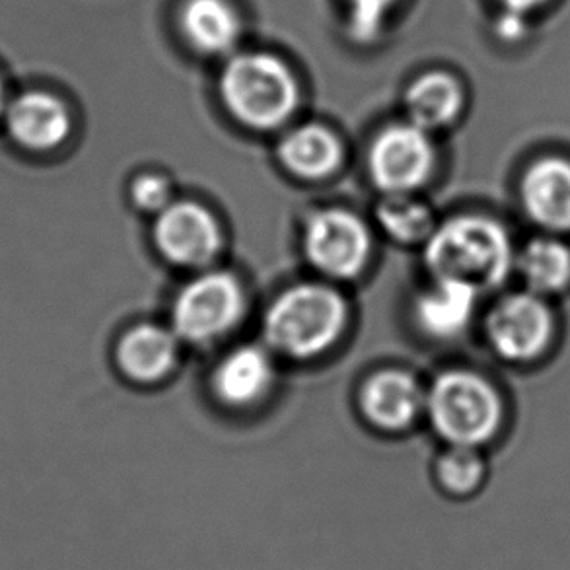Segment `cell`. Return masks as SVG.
I'll use <instances>...</instances> for the list:
<instances>
[{
    "label": "cell",
    "instance_id": "obj_1",
    "mask_svg": "<svg viewBox=\"0 0 570 570\" xmlns=\"http://www.w3.org/2000/svg\"><path fill=\"white\" fill-rule=\"evenodd\" d=\"M424 265L436 281H455L483 294L509 278L514 249L493 218L460 215L439 224L426 239Z\"/></svg>",
    "mask_w": 570,
    "mask_h": 570
},
{
    "label": "cell",
    "instance_id": "obj_2",
    "mask_svg": "<svg viewBox=\"0 0 570 570\" xmlns=\"http://www.w3.org/2000/svg\"><path fill=\"white\" fill-rule=\"evenodd\" d=\"M348 322L347 302L325 285H294L278 294L263 320L265 343L273 353L309 361L341 340Z\"/></svg>",
    "mask_w": 570,
    "mask_h": 570
},
{
    "label": "cell",
    "instance_id": "obj_3",
    "mask_svg": "<svg viewBox=\"0 0 570 570\" xmlns=\"http://www.w3.org/2000/svg\"><path fill=\"white\" fill-rule=\"evenodd\" d=\"M220 98L230 116L255 131L285 125L301 101L298 80L285 61L271 53H239L220 75Z\"/></svg>",
    "mask_w": 570,
    "mask_h": 570
},
{
    "label": "cell",
    "instance_id": "obj_4",
    "mask_svg": "<svg viewBox=\"0 0 570 570\" xmlns=\"http://www.w3.org/2000/svg\"><path fill=\"white\" fill-rule=\"evenodd\" d=\"M424 413L450 446L479 448L501 431L504 409L489 380L475 372L448 371L426 390Z\"/></svg>",
    "mask_w": 570,
    "mask_h": 570
},
{
    "label": "cell",
    "instance_id": "obj_5",
    "mask_svg": "<svg viewBox=\"0 0 570 570\" xmlns=\"http://www.w3.org/2000/svg\"><path fill=\"white\" fill-rule=\"evenodd\" d=\"M246 294L228 271H205L179 291L171 304V330L179 341L208 345L239 324Z\"/></svg>",
    "mask_w": 570,
    "mask_h": 570
},
{
    "label": "cell",
    "instance_id": "obj_6",
    "mask_svg": "<svg viewBox=\"0 0 570 570\" xmlns=\"http://www.w3.org/2000/svg\"><path fill=\"white\" fill-rule=\"evenodd\" d=\"M304 252L325 277L348 281L358 277L371 259V230L351 210L322 208L304 226Z\"/></svg>",
    "mask_w": 570,
    "mask_h": 570
},
{
    "label": "cell",
    "instance_id": "obj_7",
    "mask_svg": "<svg viewBox=\"0 0 570 570\" xmlns=\"http://www.w3.org/2000/svg\"><path fill=\"white\" fill-rule=\"evenodd\" d=\"M487 341L509 363L540 358L553 340L556 317L543 296L524 291L494 304L485 322Z\"/></svg>",
    "mask_w": 570,
    "mask_h": 570
},
{
    "label": "cell",
    "instance_id": "obj_8",
    "mask_svg": "<svg viewBox=\"0 0 570 570\" xmlns=\"http://www.w3.org/2000/svg\"><path fill=\"white\" fill-rule=\"evenodd\" d=\"M436 150L431 132L413 124H397L380 132L368 153L374 186L384 195L415 193L431 179Z\"/></svg>",
    "mask_w": 570,
    "mask_h": 570
},
{
    "label": "cell",
    "instance_id": "obj_9",
    "mask_svg": "<svg viewBox=\"0 0 570 570\" xmlns=\"http://www.w3.org/2000/svg\"><path fill=\"white\" fill-rule=\"evenodd\" d=\"M0 129L23 155L49 156L69 142L75 119L61 96L33 88L10 96Z\"/></svg>",
    "mask_w": 570,
    "mask_h": 570
},
{
    "label": "cell",
    "instance_id": "obj_10",
    "mask_svg": "<svg viewBox=\"0 0 570 570\" xmlns=\"http://www.w3.org/2000/svg\"><path fill=\"white\" fill-rule=\"evenodd\" d=\"M155 244L171 265L205 269L223 249V230L216 216L199 203L174 200L156 216Z\"/></svg>",
    "mask_w": 570,
    "mask_h": 570
},
{
    "label": "cell",
    "instance_id": "obj_11",
    "mask_svg": "<svg viewBox=\"0 0 570 570\" xmlns=\"http://www.w3.org/2000/svg\"><path fill=\"white\" fill-rule=\"evenodd\" d=\"M520 200L543 230L570 232V160L549 156L533 163L520 181Z\"/></svg>",
    "mask_w": 570,
    "mask_h": 570
},
{
    "label": "cell",
    "instance_id": "obj_12",
    "mask_svg": "<svg viewBox=\"0 0 570 570\" xmlns=\"http://www.w3.org/2000/svg\"><path fill=\"white\" fill-rule=\"evenodd\" d=\"M424 397L426 392L415 376L384 371L364 382L361 409L366 421L382 431H405L423 415Z\"/></svg>",
    "mask_w": 570,
    "mask_h": 570
},
{
    "label": "cell",
    "instance_id": "obj_13",
    "mask_svg": "<svg viewBox=\"0 0 570 570\" xmlns=\"http://www.w3.org/2000/svg\"><path fill=\"white\" fill-rule=\"evenodd\" d=\"M116 358L127 379L137 384H156L176 368L179 337L163 325H137L117 343Z\"/></svg>",
    "mask_w": 570,
    "mask_h": 570
},
{
    "label": "cell",
    "instance_id": "obj_14",
    "mask_svg": "<svg viewBox=\"0 0 570 570\" xmlns=\"http://www.w3.org/2000/svg\"><path fill=\"white\" fill-rule=\"evenodd\" d=\"M275 382L269 351L255 345L234 348L213 372V390L224 405L249 407L262 401Z\"/></svg>",
    "mask_w": 570,
    "mask_h": 570
},
{
    "label": "cell",
    "instance_id": "obj_15",
    "mask_svg": "<svg viewBox=\"0 0 570 570\" xmlns=\"http://www.w3.org/2000/svg\"><path fill=\"white\" fill-rule=\"evenodd\" d=\"M481 294L455 281H436L415 302L419 330L432 340H455L462 335L475 314Z\"/></svg>",
    "mask_w": 570,
    "mask_h": 570
},
{
    "label": "cell",
    "instance_id": "obj_16",
    "mask_svg": "<svg viewBox=\"0 0 570 570\" xmlns=\"http://www.w3.org/2000/svg\"><path fill=\"white\" fill-rule=\"evenodd\" d=\"M278 160L296 178L325 179L340 170L343 147L327 127L301 125L281 140Z\"/></svg>",
    "mask_w": 570,
    "mask_h": 570
},
{
    "label": "cell",
    "instance_id": "obj_17",
    "mask_svg": "<svg viewBox=\"0 0 570 570\" xmlns=\"http://www.w3.org/2000/svg\"><path fill=\"white\" fill-rule=\"evenodd\" d=\"M465 92L458 78L444 70H431L416 78L405 94L409 124L424 131H439L462 114Z\"/></svg>",
    "mask_w": 570,
    "mask_h": 570
},
{
    "label": "cell",
    "instance_id": "obj_18",
    "mask_svg": "<svg viewBox=\"0 0 570 570\" xmlns=\"http://www.w3.org/2000/svg\"><path fill=\"white\" fill-rule=\"evenodd\" d=\"M179 23L199 53H228L239 38L238 14L226 0H186Z\"/></svg>",
    "mask_w": 570,
    "mask_h": 570
},
{
    "label": "cell",
    "instance_id": "obj_19",
    "mask_svg": "<svg viewBox=\"0 0 570 570\" xmlns=\"http://www.w3.org/2000/svg\"><path fill=\"white\" fill-rule=\"evenodd\" d=\"M517 267L530 293H563L570 285V247L557 238L532 239L518 255Z\"/></svg>",
    "mask_w": 570,
    "mask_h": 570
},
{
    "label": "cell",
    "instance_id": "obj_20",
    "mask_svg": "<svg viewBox=\"0 0 570 570\" xmlns=\"http://www.w3.org/2000/svg\"><path fill=\"white\" fill-rule=\"evenodd\" d=\"M380 228L397 244H426L436 230V218L424 200L416 199L415 193L384 195L376 208Z\"/></svg>",
    "mask_w": 570,
    "mask_h": 570
},
{
    "label": "cell",
    "instance_id": "obj_21",
    "mask_svg": "<svg viewBox=\"0 0 570 570\" xmlns=\"http://www.w3.org/2000/svg\"><path fill=\"white\" fill-rule=\"evenodd\" d=\"M434 473L442 493L465 499L481 489L487 468L478 448L450 446L440 455Z\"/></svg>",
    "mask_w": 570,
    "mask_h": 570
},
{
    "label": "cell",
    "instance_id": "obj_22",
    "mask_svg": "<svg viewBox=\"0 0 570 570\" xmlns=\"http://www.w3.org/2000/svg\"><path fill=\"white\" fill-rule=\"evenodd\" d=\"M395 0H348L351 4V36L358 43H372L379 38L384 16Z\"/></svg>",
    "mask_w": 570,
    "mask_h": 570
},
{
    "label": "cell",
    "instance_id": "obj_23",
    "mask_svg": "<svg viewBox=\"0 0 570 570\" xmlns=\"http://www.w3.org/2000/svg\"><path fill=\"white\" fill-rule=\"evenodd\" d=\"M131 199L145 213H163L174 203L171 184L158 174H142L132 181Z\"/></svg>",
    "mask_w": 570,
    "mask_h": 570
},
{
    "label": "cell",
    "instance_id": "obj_24",
    "mask_svg": "<svg viewBox=\"0 0 570 570\" xmlns=\"http://www.w3.org/2000/svg\"><path fill=\"white\" fill-rule=\"evenodd\" d=\"M497 2L501 4L504 12L528 18L540 10H546L553 0H497Z\"/></svg>",
    "mask_w": 570,
    "mask_h": 570
},
{
    "label": "cell",
    "instance_id": "obj_25",
    "mask_svg": "<svg viewBox=\"0 0 570 570\" xmlns=\"http://www.w3.org/2000/svg\"><path fill=\"white\" fill-rule=\"evenodd\" d=\"M8 101H10V92H8L4 78L0 75V124H2V117H4V111H7Z\"/></svg>",
    "mask_w": 570,
    "mask_h": 570
}]
</instances>
